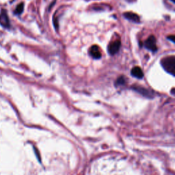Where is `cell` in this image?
I'll return each instance as SVG.
<instances>
[{
	"label": "cell",
	"mask_w": 175,
	"mask_h": 175,
	"mask_svg": "<svg viewBox=\"0 0 175 175\" xmlns=\"http://www.w3.org/2000/svg\"><path fill=\"white\" fill-rule=\"evenodd\" d=\"M171 1H172L173 3H174V2H175V0H171Z\"/></svg>",
	"instance_id": "4fadbf2b"
},
{
	"label": "cell",
	"mask_w": 175,
	"mask_h": 175,
	"mask_svg": "<svg viewBox=\"0 0 175 175\" xmlns=\"http://www.w3.org/2000/svg\"><path fill=\"white\" fill-rule=\"evenodd\" d=\"M124 17L127 19L131 21L134 23L140 22V17H139L137 14H135V13L130 12H125L124 13Z\"/></svg>",
	"instance_id": "52a82bcc"
},
{
	"label": "cell",
	"mask_w": 175,
	"mask_h": 175,
	"mask_svg": "<svg viewBox=\"0 0 175 175\" xmlns=\"http://www.w3.org/2000/svg\"><path fill=\"white\" fill-rule=\"evenodd\" d=\"M168 39L169 40H171L172 43H174V36H171V37H168Z\"/></svg>",
	"instance_id": "7c38bea8"
},
{
	"label": "cell",
	"mask_w": 175,
	"mask_h": 175,
	"mask_svg": "<svg viewBox=\"0 0 175 175\" xmlns=\"http://www.w3.org/2000/svg\"><path fill=\"white\" fill-rule=\"evenodd\" d=\"M145 47L149 50L152 51H156L157 50V45H156V39L154 36H151L148 38L145 41Z\"/></svg>",
	"instance_id": "3957f363"
},
{
	"label": "cell",
	"mask_w": 175,
	"mask_h": 175,
	"mask_svg": "<svg viewBox=\"0 0 175 175\" xmlns=\"http://www.w3.org/2000/svg\"><path fill=\"white\" fill-rule=\"evenodd\" d=\"M125 82H126V80H125V78L124 77H120L119 79H117L116 82V85H124Z\"/></svg>",
	"instance_id": "30bf717a"
},
{
	"label": "cell",
	"mask_w": 175,
	"mask_h": 175,
	"mask_svg": "<svg viewBox=\"0 0 175 175\" xmlns=\"http://www.w3.org/2000/svg\"><path fill=\"white\" fill-rule=\"evenodd\" d=\"M0 25L4 28H10V23L9 20L8 15L7 11L5 9L1 10L0 13Z\"/></svg>",
	"instance_id": "7a4b0ae2"
},
{
	"label": "cell",
	"mask_w": 175,
	"mask_h": 175,
	"mask_svg": "<svg viewBox=\"0 0 175 175\" xmlns=\"http://www.w3.org/2000/svg\"><path fill=\"white\" fill-rule=\"evenodd\" d=\"M23 10H24V3H21L18 6H17L14 12L15 14L19 15V14H21L23 12Z\"/></svg>",
	"instance_id": "9c48e42d"
},
{
	"label": "cell",
	"mask_w": 175,
	"mask_h": 175,
	"mask_svg": "<svg viewBox=\"0 0 175 175\" xmlns=\"http://www.w3.org/2000/svg\"><path fill=\"white\" fill-rule=\"evenodd\" d=\"M90 54L91 56L94 59H100L101 58V53L97 45H93L90 48Z\"/></svg>",
	"instance_id": "8992f818"
},
{
	"label": "cell",
	"mask_w": 175,
	"mask_h": 175,
	"mask_svg": "<svg viewBox=\"0 0 175 175\" xmlns=\"http://www.w3.org/2000/svg\"><path fill=\"white\" fill-rule=\"evenodd\" d=\"M133 88L136 91H137V92L140 93V94L146 96V97L151 98L152 96H153V92H151L149 90H148V89H146L145 88L141 86H136Z\"/></svg>",
	"instance_id": "5b68a950"
},
{
	"label": "cell",
	"mask_w": 175,
	"mask_h": 175,
	"mask_svg": "<svg viewBox=\"0 0 175 175\" xmlns=\"http://www.w3.org/2000/svg\"><path fill=\"white\" fill-rule=\"evenodd\" d=\"M161 64L165 71L172 76H175V57L174 56L162 59Z\"/></svg>",
	"instance_id": "6da1fadb"
},
{
	"label": "cell",
	"mask_w": 175,
	"mask_h": 175,
	"mask_svg": "<svg viewBox=\"0 0 175 175\" xmlns=\"http://www.w3.org/2000/svg\"><path fill=\"white\" fill-rule=\"evenodd\" d=\"M121 42L119 41H116L112 43L108 47V51L109 54L111 55H114L119 51L120 47H121Z\"/></svg>",
	"instance_id": "277c9868"
},
{
	"label": "cell",
	"mask_w": 175,
	"mask_h": 175,
	"mask_svg": "<svg viewBox=\"0 0 175 175\" xmlns=\"http://www.w3.org/2000/svg\"><path fill=\"white\" fill-rule=\"evenodd\" d=\"M54 26L56 29H58V21H57V19H54Z\"/></svg>",
	"instance_id": "8fae6325"
},
{
	"label": "cell",
	"mask_w": 175,
	"mask_h": 175,
	"mask_svg": "<svg viewBox=\"0 0 175 175\" xmlns=\"http://www.w3.org/2000/svg\"><path fill=\"white\" fill-rule=\"evenodd\" d=\"M131 75H132L134 77L138 78V79H142L144 77V73L142 72V69L138 66H136L131 70Z\"/></svg>",
	"instance_id": "ba28073f"
}]
</instances>
